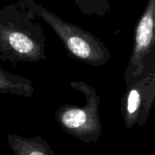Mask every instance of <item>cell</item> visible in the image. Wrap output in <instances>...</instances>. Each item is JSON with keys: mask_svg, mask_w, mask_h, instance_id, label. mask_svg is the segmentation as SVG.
Here are the masks:
<instances>
[{"mask_svg": "<svg viewBox=\"0 0 155 155\" xmlns=\"http://www.w3.org/2000/svg\"><path fill=\"white\" fill-rule=\"evenodd\" d=\"M20 5L49 25L74 59L92 66H103L111 60L112 54L104 43L90 32L64 21L34 0H21Z\"/></svg>", "mask_w": 155, "mask_h": 155, "instance_id": "1", "label": "cell"}, {"mask_svg": "<svg viewBox=\"0 0 155 155\" xmlns=\"http://www.w3.org/2000/svg\"><path fill=\"white\" fill-rule=\"evenodd\" d=\"M70 85L84 94L85 104L62 105L54 113V118L65 134L84 143H97L103 129L99 115L100 97L95 89L84 82L73 81Z\"/></svg>", "mask_w": 155, "mask_h": 155, "instance_id": "2", "label": "cell"}, {"mask_svg": "<svg viewBox=\"0 0 155 155\" xmlns=\"http://www.w3.org/2000/svg\"><path fill=\"white\" fill-rule=\"evenodd\" d=\"M155 0H148L135 27L134 47L124 74L126 87L155 71Z\"/></svg>", "mask_w": 155, "mask_h": 155, "instance_id": "3", "label": "cell"}, {"mask_svg": "<svg viewBox=\"0 0 155 155\" xmlns=\"http://www.w3.org/2000/svg\"><path fill=\"white\" fill-rule=\"evenodd\" d=\"M155 101V71L127 87L121 103V114L127 130L144 126Z\"/></svg>", "mask_w": 155, "mask_h": 155, "instance_id": "4", "label": "cell"}, {"mask_svg": "<svg viewBox=\"0 0 155 155\" xmlns=\"http://www.w3.org/2000/svg\"><path fill=\"white\" fill-rule=\"evenodd\" d=\"M0 44L3 51L19 61L38 62L45 58V44L40 43L31 32L12 24H0Z\"/></svg>", "mask_w": 155, "mask_h": 155, "instance_id": "5", "label": "cell"}, {"mask_svg": "<svg viewBox=\"0 0 155 155\" xmlns=\"http://www.w3.org/2000/svg\"><path fill=\"white\" fill-rule=\"evenodd\" d=\"M6 139L15 155H54L47 141L40 135L26 138L12 134Z\"/></svg>", "mask_w": 155, "mask_h": 155, "instance_id": "6", "label": "cell"}, {"mask_svg": "<svg viewBox=\"0 0 155 155\" xmlns=\"http://www.w3.org/2000/svg\"><path fill=\"white\" fill-rule=\"evenodd\" d=\"M34 93L35 89L30 80L0 68V94L30 97Z\"/></svg>", "mask_w": 155, "mask_h": 155, "instance_id": "7", "label": "cell"}, {"mask_svg": "<svg viewBox=\"0 0 155 155\" xmlns=\"http://www.w3.org/2000/svg\"><path fill=\"white\" fill-rule=\"evenodd\" d=\"M79 10L87 15L104 16L111 10L108 0H73Z\"/></svg>", "mask_w": 155, "mask_h": 155, "instance_id": "8", "label": "cell"}]
</instances>
